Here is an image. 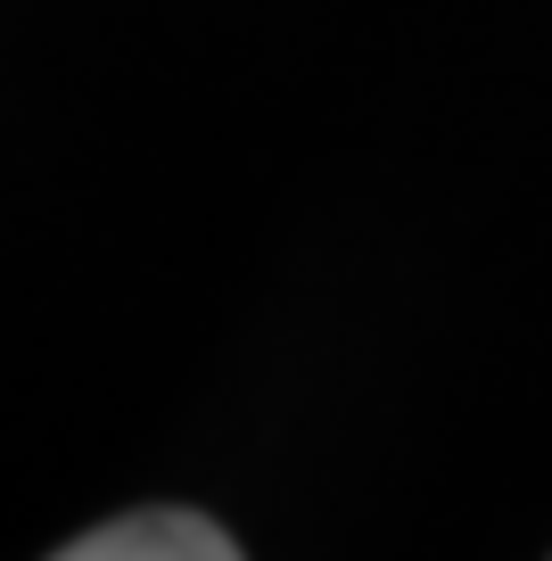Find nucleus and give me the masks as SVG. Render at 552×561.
<instances>
[{
  "instance_id": "f257e3e1",
  "label": "nucleus",
  "mask_w": 552,
  "mask_h": 561,
  "mask_svg": "<svg viewBox=\"0 0 552 561\" xmlns=\"http://www.w3.org/2000/svg\"><path fill=\"white\" fill-rule=\"evenodd\" d=\"M231 553H240V545H231L207 512H182V504L116 512V520H100V528L58 545V561H231Z\"/></svg>"
}]
</instances>
